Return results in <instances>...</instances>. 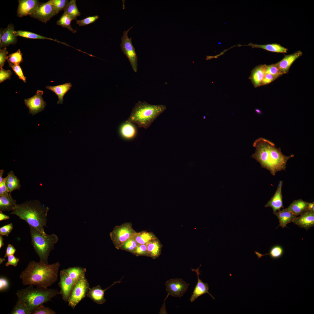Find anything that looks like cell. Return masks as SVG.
I'll list each match as a JSON object with an SVG mask.
<instances>
[{
    "mask_svg": "<svg viewBox=\"0 0 314 314\" xmlns=\"http://www.w3.org/2000/svg\"><path fill=\"white\" fill-rule=\"evenodd\" d=\"M6 177L4 178L2 182L0 183V196H7L10 193L6 184Z\"/></svg>",
    "mask_w": 314,
    "mask_h": 314,
    "instance_id": "50",
    "label": "cell"
},
{
    "mask_svg": "<svg viewBox=\"0 0 314 314\" xmlns=\"http://www.w3.org/2000/svg\"><path fill=\"white\" fill-rule=\"evenodd\" d=\"M14 26L13 24H10L4 28L3 33L0 42V49L10 45L15 44L17 42V36L14 33Z\"/></svg>",
    "mask_w": 314,
    "mask_h": 314,
    "instance_id": "20",
    "label": "cell"
},
{
    "mask_svg": "<svg viewBox=\"0 0 314 314\" xmlns=\"http://www.w3.org/2000/svg\"><path fill=\"white\" fill-rule=\"evenodd\" d=\"M5 260V258H0V264H1Z\"/></svg>",
    "mask_w": 314,
    "mask_h": 314,
    "instance_id": "57",
    "label": "cell"
},
{
    "mask_svg": "<svg viewBox=\"0 0 314 314\" xmlns=\"http://www.w3.org/2000/svg\"><path fill=\"white\" fill-rule=\"evenodd\" d=\"M49 208L38 200L26 201L18 204L10 214L15 215L25 221L44 235L46 233L44 226H46Z\"/></svg>",
    "mask_w": 314,
    "mask_h": 314,
    "instance_id": "3",
    "label": "cell"
},
{
    "mask_svg": "<svg viewBox=\"0 0 314 314\" xmlns=\"http://www.w3.org/2000/svg\"><path fill=\"white\" fill-rule=\"evenodd\" d=\"M19 261V259L16 257L14 255H10L8 257V261L5 264L6 267L10 265L13 266L14 267L17 266Z\"/></svg>",
    "mask_w": 314,
    "mask_h": 314,
    "instance_id": "49",
    "label": "cell"
},
{
    "mask_svg": "<svg viewBox=\"0 0 314 314\" xmlns=\"http://www.w3.org/2000/svg\"><path fill=\"white\" fill-rule=\"evenodd\" d=\"M13 229L12 223L4 225L0 228V234L2 236H8Z\"/></svg>",
    "mask_w": 314,
    "mask_h": 314,
    "instance_id": "47",
    "label": "cell"
},
{
    "mask_svg": "<svg viewBox=\"0 0 314 314\" xmlns=\"http://www.w3.org/2000/svg\"><path fill=\"white\" fill-rule=\"evenodd\" d=\"M296 217L292 222L301 228L308 230L314 226V211L306 210Z\"/></svg>",
    "mask_w": 314,
    "mask_h": 314,
    "instance_id": "17",
    "label": "cell"
},
{
    "mask_svg": "<svg viewBox=\"0 0 314 314\" xmlns=\"http://www.w3.org/2000/svg\"><path fill=\"white\" fill-rule=\"evenodd\" d=\"M2 212L0 211V221L8 220L9 218V217L3 213Z\"/></svg>",
    "mask_w": 314,
    "mask_h": 314,
    "instance_id": "53",
    "label": "cell"
},
{
    "mask_svg": "<svg viewBox=\"0 0 314 314\" xmlns=\"http://www.w3.org/2000/svg\"><path fill=\"white\" fill-rule=\"evenodd\" d=\"M265 73L270 74L278 78L283 75L275 64L266 65Z\"/></svg>",
    "mask_w": 314,
    "mask_h": 314,
    "instance_id": "40",
    "label": "cell"
},
{
    "mask_svg": "<svg viewBox=\"0 0 314 314\" xmlns=\"http://www.w3.org/2000/svg\"><path fill=\"white\" fill-rule=\"evenodd\" d=\"M18 3L17 15L20 17L30 15L40 4L38 0H19Z\"/></svg>",
    "mask_w": 314,
    "mask_h": 314,
    "instance_id": "14",
    "label": "cell"
},
{
    "mask_svg": "<svg viewBox=\"0 0 314 314\" xmlns=\"http://www.w3.org/2000/svg\"><path fill=\"white\" fill-rule=\"evenodd\" d=\"M283 183V182L282 181H279L274 195L265 206V207H271L272 209L273 213L274 215H275L277 211H280L281 208H284L282 194Z\"/></svg>",
    "mask_w": 314,
    "mask_h": 314,
    "instance_id": "18",
    "label": "cell"
},
{
    "mask_svg": "<svg viewBox=\"0 0 314 314\" xmlns=\"http://www.w3.org/2000/svg\"><path fill=\"white\" fill-rule=\"evenodd\" d=\"M283 249L281 246L276 245L272 247L270 250L269 253L268 254H262L257 251H255L254 252L258 256V258H260L265 255H268L271 258L273 259H276L279 258L282 256L283 254Z\"/></svg>",
    "mask_w": 314,
    "mask_h": 314,
    "instance_id": "33",
    "label": "cell"
},
{
    "mask_svg": "<svg viewBox=\"0 0 314 314\" xmlns=\"http://www.w3.org/2000/svg\"><path fill=\"white\" fill-rule=\"evenodd\" d=\"M7 60L8 63L15 65H19L23 61L22 54L20 49H18L16 52L10 54L8 56Z\"/></svg>",
    "mask_w": 314,
    "mask_h": 314,
    "instance_id": "37",
    "label": "cell"
},
{
    "mask_svg": "<svg viewBox=\"0 0 314 314\" xmlns=\"http://www.w3.org/2000/svg\"><path fill=\"white\" fill-rule=\"evenodd\" d=\"M99 18L97 15L87 17L81 20H76V24L80 26H84L95 22Z\"/></svg>",
    "mask_w": 314,
    "mask_h": 314,
    "instance_id": "41",
    "label": "cell"
},
{
    "mask_svg": "<svg viewBox=\"0 0 314 314\" xmlns=\"http://www.w3.org/2000/svg\"><path fill=\"white\" fill-rule=\"evenodd\" d=\"M9 66L12 68L20 79L22 80L24 82L26 83V78L24 76L22 69L19 65L9 64Z\"/></svg>",
    "mask_w": 314,
    "mask_h": 314,
    "instance_id": "43",
    "label": "cell"
},
{
    "mask_svg": "<svg viewBox=\"0 0 314 314\" xmlns=\"http://www.w3.org/2000/svg\"><path fill=\"white\" fill-rule=\"evenodd\" d=\"M58 286L63 300L68 302L73 288L76 282L68 276L63 270L60 272Z\"/></svg>",
    "mask_w": 314,
    "mask_h": 314,
    "instance_id": "13",
    "label": "cell"
},
{
    "mask_svg": "<svg viewBox=\"0 0 314 314\" xmlns=\"http://www.w3.org/2000/svg\"><path fill=\"white\" fill-rule=\"evenodd\" d=\"M72 20L70 17L64 13L59 20L57 21V24L67 28L73 33H75L76 32V31L72 28L71 25V21Z\"/></svg>",
    "mask_w": 314,
    "mask_h": 314,
    "instance_id": "35",
    "label": "cell"
},
{
    "mask_svg": "<svg viewBox=\"0 0 314 314\" xmlns=\"http://www.w3.org/2000/svg\"><path fill=\"white\" fill-rule=\"evenodd\" d=\"M29 285L28 287L18 290L16 292L18 301L23 302L32 312L38 307L51 300L58 295L60 291L42 287Z\"/></svg>",
    "mask_w": 314,
    "mask_h": 314,
    "instance_id": "4",
    "label": "cell"
},
{
    "mask_svg": "<svg viewBox=\"0 0 314 314\" xmlns=\"http://www.w3.org/2000/svg\"><path fill=\"white\" fill-rule=\"evenodd\" d=\"M6 177V184L10 193L14 190H20L21 186L20 181L13 172H10Z\"/></svg>",
    "mask_w": 314,
    "mask_h": 314,
    "instance_id": "28",
    "label": "cell"
},
{
    "mask_svg": "<svg viewBox=\"0 0 314 314\" xmlns=\"http://www.w3.org/2000/svg\"><path fill=\"white\" fill-rule=\"evenodd\" d=\"M136 232L133 228L132 223L126 222L115 226L110 235L115 247L119 249L123 244L133 237Z\"/></svg>",
    "mask_w": 314,
    "mask_h": 314,
    "instance_id": "7",
    "label": "cell"
},
{
    "mask_svg": "<svg viewBox=\"0 0 314 314\" xmlns=\"http://www.w3.org/2000/svg\"><path fill=\"white\" fill-rule=\"evenodd\" d=\"M16 251L14 246L10 244H8L6 248V253L4 256L5 258L8 256L14 255Z\"/></svg>",
    "mask_w": 314,
    "mask_h": 314,
    "instance_id": "52",
    "label": "cell"
},
{
    "mask_svg": "<svg viewBox=\"0 0 314 314\" xmlns=\"http://www.w3.org/2000/svg\"><path fill=\"white\" fill-rule=\"evenodd\" d=\"M189 284L180 278L171 279L165 283L168 294L174 297L181 298L187 291Z\"/></svg>",
    "mask_w": 314,
    "mask_h": 314,
    "instance_id": "10",
    "label": "cell"
},
{
    "mask_svg": "<svg viewBox=\"0 0 314 314\" xmlns=\"http://www.w3.org/2000/svg\"><path fill=\"white\" fill-rule=\"evenodd\" d=\"M10 314H31L32 312L24 303L18 301Z\"/></svg>",
    "mask_w": 314,
    "mask_h": 314,
    "instance_id": "36",
    "label": "cell"
},
{
    "mask_svg": "<svg viewBox=\"0 0 314 314\" xmlns=\"http://www.w3.org/2000/svg\"><path fill=\"white\" fill-rule=\"evenodd\" d=\"M253 146L256 149L251 157L259 162L262 167L270 171L273 176L278 172L285 170L288 161L294 156L293 154L284 155L280 148H276L272 142L262 138L256 140Z\"/></svg>",
    "mask_w": 314,
    "mask_h": 314,
    "instance_id": "1",
    "label": "cell"
},
{
    "mask_svg": "<svg viewBox=\"0 0 314 314\" xmlns=\"http://www.w3.org/2000/svg\"><path fill=\"white\" fill-rule=\"evenodd\" d=\"M14 33L15 35L17 37L19 36L27 38L32 39L49 40L56 41L59 43L65 44L64 43L59 41L53 39L51 38L40 35L28 31L23 30L15 31L14 32Z\"/></svg>",
    "mask_w": 314,
    "mask_h": 314,
    "instance_id": "30",
    "label": "cell"
},
{
    "mask_svg": "<svg viewBox=\"0 0 314 314\" xmlns=\"http://www.w3.org/2000/svg\"><path fill=\"white\" fill-rule=\"evenodd\" d=\"M275 215L279 220V226L284 228L286 227L288 223L292 222L297 216L291 212L283 209L282 210L277 212Z\"/></svg>",
    "mask_w": 314,
    "mask_h": 314,
    "instance_id": "24",
    "label": "cell"
},
{
    "mask_svg": "<svg viewBox=\"0 0 314 314\" xmlns=\"http://www.w3.org/2000/svg\"><path fill=\"white\" fill-rule=\"evenodd\" d=\"M132 253L137 256H147L146 244L138 245Z\"/></svg>",
    "mask_w": 314,
    "mask_h": 314,
    "instance_id": "44",
    "label": "cell"
},
{
    "mask_svg": "<svg viewBox=\"0 0 314 314\" xmlns=\"http://www.w3.org/2000/svg\"><path fill=\"white\" fill-rule=\"evenodd\" d=\"M29 227L31 244L40 258V261L48 264L49 254L58 241L57 236L54 234L44 235L32 226H29Z\"/></svg>",
    "mask_w": 314,
    "mask_h": 314,
    "instance_id": "6",
    "label": "cell"
},
{
    "mask_svg": "<svg viewBox=\"0 0 314 314\" xmlns=\"http://www.w3.org/2000/svg\"><path fill=\"white\" fill-rule=\"evenodd\" d=\"M4 239L3 238L2 236L0 235V249H1L2 247L4 245V243L3 242Z\"/></svg>",
    "mask_w": 314,
    "mask_h": 314,
    "instance_id": "55",
    "label": "cell"
},
{
    "mask_svg": "<svg viewBox=\"0 0 314 314\" xmlns=\"http://www.w3.org/2000/svg\"><path fill=\"white\" fill-rule=\"evenodd\" d=\"M166 108L163 105H154L145 101H139L135 104L126 122L135 123L139 128L147 129Z\"/></svg>",
    "mask_w": 314,
    "mask_h": 314,
    "instance_id": "5",
    "label": "cell"
},
{
    "mask_svg": "<svg viewBox=\"0 0 314 314\" xmlns=\"http://www.w3.org/2000/svg\"><path fill=\"white\" fill-rule=\"evenodd\" d=\"M12 74V72L10 70H6L0 68V83H2L6 80L10 79Z\"/></svg>",
    "mask_w": 314,
    "mask_h": 314,
    "instance_id": "45",
    "label": "cell"
},
{
    "mask_svg": "<svg viewBox=\"0 0 314 314\" xmlns=\"http://www.w3.org/2000/svg\"><path fill=\"white\" fill-rule=\"evenodd\" d=\"M60 266L58 262L49 264L40 261H31L21 272L19 277L24 285L48 288L57 281Z\"/></svg>",
    "mask_w": 314,
    "mask_h": 314,
    "instance_id": "2",
    "label": "cell"
},
{
    "mask_svg": "<svg viewBox=\"0 0 314 314\" xmlns=\"http://www.w3.org/2000/svg\"><path fill=\"white\" fill-rule=\"evenodd\" d=\"M248 46L251 47L252 48H261L268 51L277 53H286L288 51V49L277 43L259 45L251 43L249 44Z\"/></svg>",
    "mask_w": 314,
    "mask_h": 314,
    "instance_id": "26",
    "label": "cell"
},
{
    "mask_svg": "<svg viewBox=\"0 0 314 314\" xmlns=\"http://www.w3.org/2000/svg\"><path fill=\"white\" fill-rule=\"evenodd\" d=\"M133 237L139 245L146 244L149 241L157 238L153 233L144 231L136 232Z\"/></svg>",
    "mask_w": 314,
    "mask_h": 314,
    "instance_id": "29",
    "label": "cell"
},
{
    "mask_svg": "<svg viewBox=\"0 0 314 314\" xmlns=\"http://www.w3.org/2000/svg\"><path fill=\"white\" fill-rule=\"evenodd\" d=\"M314 203H309L307 206V210H311L314 211Z\"/></svg>",
    "mask_w": 314,
    "mask_h": 314,
    "instance_id": "54",
    "label": "cell"
},
{
    "mask_svg": "<svg viewBox=\"0 0 314 314\" xmlns=\"http://www.w3.org/2000/svg\"><path fill=\"white\" fill-rule=\"evenodd\" d=\"M65 13L70 17L73 20H76L77 17L81 15L76 3V0H70L64 10Z\"/></svg>",
    "mask_w": 314,
    "mask_h": 314,
    "instance_id": "32",
    "label": "cell"
},
{
    "mask_svg": "<svg viewBox=\"0 0 314 314\" xmlns=\"http://www.w3.org/2000/svg\"><path fill=\"white\" fill-rule=\"evenodd\" d=\"M8 52L6 47L0 49V67L2 68L4 65L6 61L8 58L7 56Z\"/></svg>",
    "mask_w": 314,
    "mask_h": 314,
    "instance_id": "46",
    "label": "cell"
},
{
    "mask_svg": "<svg viewBox=\"0 0 314 314\" xmlns=\"http://www.w3.org/2000/svg\"><path fill=\"white\" fill-rule=\"evenodd\" d=\"M278 78L269 74L265 73L261 83V86L267 85Z\"/></svg>",
    "mask_w": 314,
    "mask_h": 314,
    "instance_id": "48",
    "label": "cell"
},
{
    "mask_svg": "<svg viewBox=\"0 0 314 314\" xmlns=\"http://www.w3.org/2000/svg\"><path fill=\"white\" fill-rule=\"evenodd\" d=\"M43 94V91L38 90L34 96L24 100V103L28 108L30 114L33 115L44 110L46 104L42 97Z\"/></svg>",
    "mask_w": 314,
    "mask_h": 314,
    "instance_id": "12",
    "label": "cell"
},
{
    "mask_svg": "<svg viewBox=\"0 0 314 314\" xmlns=\"http://www.w3.org/2000/svg\"><path fill=\"white\" fill-rule=\"evenodd\" d=\"M139 245L133 237L125 241L120 249L132 253Z\"/></svg>",
    "mask_w": 314,
    "mask_h": 314,
    "instance_id": "38",
    "label": "cell"
},
{
    "mask_svg": "<svg viewBox=\"0 0 314 314\" xmlns=\"http://www.w3.org/2000/svg\"><path fill=\"white\" fill-rule=\"evenodd\" d=\"M121 282L120 281L115 282L109 287L105 289H102L99 285L90 288L86 297L97 304H103L106 301L104 298V293L106 291L115 284Z\"/></svg>",
    "mask_w": 314,
    "mask_h": 314,
    "instance_id": "15",
    "label": "cell"
},
{
    "mask_svg": "<svg viewBox=\"0 0 314 314\" xmlns=\"http://www.w3.org/2000/svg\"><path fill=\"white\" fill-rule=\"evenodd\" d=\"M266 68V65H260L256 67L252 70L249 79L254 87L261 86L265 74Z\"/></svg>",
    "mask_w": 314,
    "mask_h": 314,
    "instance_id": "21",
    "label": "cell"
},
{
    "mask_svg": "<svg viewBox=\"0 0 314 314\" xmlns=\"http://www.w3.org/2000/svg\"><path fill=\"white\" fill-rule=\"evenodd\" d=\"M201 266V265L196 269H191L192 271L196 273L198 279L197 284L190 299V301L191 302L194 301L199 297L205 293L208 294L213 299H215V298L208 292V284L207 283L203 282L199 279V275L200 274V273L199 272V268Z\"/></svg>",
    "mask_w": 314,
    "mask_h": 314,
    "instance_id": "16",
    "label": "cell"
},
{
    "mask_svg": "<svg viewBox=\"0 0 314 314\" xmlns=\"http://www.w3.org/2000/svg\"><path fill=\"white\" fill-rule=\"evenodd\" d=\"M9 282L8 280L4 277H0V291L2 292L8 289L9 286Z\"/></svg>",
    "mask_w": 314,
    "mask_h": 314,
    "instance_id": "51",
    "label": "cell"
},
{
    "mask_svg": "<svg viewBox=\"0 0 314 314\" xmlns=\"http://www.w3.org/2000/svg\"><path fill=\"white\" fill-rule=\"evenodd\" d=\"M120 131L123 137L128 139H131L134 137L136 133L135 127L132 123H129L126 122L122 125Z\"/></svg>",
    "mask_w": 314,
    "mask_h": 314,
    "instance_id": "34",
    "label": "cell"
},
{
    "mask_svg": "<svg viewBox=\"0 0 314 314\" xmlns=\"http://www.w3.org/2000/svg\"><path fill=\"white\" fill-rule=\"evenodd\" d=\"M54 11L57 14L60 12L64 10L69 2L68 0H51Z\"/></svg>",
    "mask_w": 314,
    "mask_h": 314,
    "instance_id": "39",
    "label": "cell"
},
{
    "mask_svg": "<svg viewBox=\"0 0 314 314\" xmlns=\"http://www.w3.org/2000/svg\"><path fill=\"white\" fill-rule=\"evenodd\" d=\"M72 86V83L69 82L54 86H47L45 88L54 92L56 95L58 99L57 103L59 104L63 103V97Z\"/></svg>",
    "mask_w": 314,
    "mask_h": 314,
    "instance_id": "22",
    "label": "cell"
},
{
    "mask_svg": "<svg viewBox=\"0 0 314 314\" xmlns=\"http://www.w3.org/2000/svg\"><path fill=\"white\" fill-rule=\"evenodd\" d=\"M56 313L48 307H45L43 304L39 306L33 311L32 314H56Z\"/></svg>",
    "mask_w": 314,
    "mask_h": 314,
    "instance_id": "42",
    "label": "cell"
},
{
    "mask_svg": "<svg viewBox=\"0 0 314 314\" xmlns=\"http://www.w3.org/2000/svg\"><path fill=\"white\" fill-rule=\"evenodd\" d=\"M133 27L131 26L126 31H124L121 38L120 47L122 51L129 60L133 71L137 72L138 70V57L135 49L132 43L131 37L129 38L128 33Z\"/></svg>",
    "mask_w": 314,
    "mask_h": 314,
    "instance_id": "9",
    "label": "cell"
},
{
    "mask_svg": "<svg viewBox=\"0 0 314 314\" xmlns=\"http://www.w3.org/2000/svg\"><path fill=\"white\" fill-rule=\"evenodd\" d=\"M63 270L68 276L76 282L82 275L86 273V272L85 268L79 266L70 267Z\"/></svg>",
    "mask_w": 314,
    "mask_h": 314,
    "instance_id": "31",
    "label": "cell"
},
{
    "mask_svg": "<svg viewBox=\"0 0 314 314\" xmlns=\"http://www.w3.org/2000/svg\"><path fill=\"white\" fill-rule=\"evenodd\" d=\"M308 202L301 199L294 201L290 206L285 209L290 211L297 216L300 215L304 211L307 210Z\"/></svg>",
    "mask_w": 314,
    "mask_h": 314,
    "instance_id": "25",
    "label": "cell"
},
{
    "mask_svg": "<svg viewBox=\"0 0 314 314\" xmlns=\"http://www.w3.org/2000/svg\"><path fill=\"white\" fill-rule=\"evenodd\" d=\"M85 273L82 275L75 284L68 301V305L74 309L79 303L87 296L90 288Z\"/></svg>",
    "mask_w": 314,
    "mask_h": 314,
    "instance_id": "8",
    "label": "cell"
},
{
    "mask_svg": "<svg viewBox=\"0 0 314 314\" xmlns=\"http://www.w3.org/2000/svg\"><path fill=\"white\" fill-rule=\"evenodd\" d=\"M57 15L50 0L46 3H40L38 8L29 16L46 23Z\"/></svg>",
    "mask_w": 314,
    "mask_h": 314,
    "instance_id": "11",
    "label": "cell"
},
{
    "mask_svg": "<svg viewBox=\"0 0 314 314\" xmlns=\"http://www.w3.org/2000/svg\"><path fill=\"white\" fill-rule=\"evenodd\" d=\"M147 256L155 259L158 258L161 254L162 245L157 238L146 244Z\"/></svg>",
    "mask_w": 314,
    "mask_h": 314,
    "instance_id": "23",
    "label": "cell"
},
{
    "mask_svg": "<svg viewBox=\"0 0 314 314\" xmlns=\"http://www.w3.org/2000/svg\"><path fill=\"white\" fill-rule=\"evenodd\" d=\"M4 172V170H0V183L2 182L3 178V175Z\"/></svg>",
    "mask_w": 314,
    "mask_h": 314,
    "instance_id": "56",
    "label": "cell"
},
{
    "mask_svg": "<svg viewBox=\"0 0 314 314\" xmlns=\"http://www.w3.org/2000/svg\"><path fill=\"white\" fill-rule=\"evenodd\" d=\"M16 201L11 195V193L7 196H0V211L13 210L16 207Z\"/></svg>",
    "mask_w": 314,
    "mask_h": 314,
    "instance_id": "27",
    "label": "cell"
},
{
    "mask_svg": "<svg viewBox=\"0 0 314 314\" xmlns=\"http://www.w3.org/2000/svg\"><path fill=\"white\" fill-rule=\"evenodd\" d=\"M302 55L300 51L285 56L280 61L275 63L283 74H288L290 67L293 63Z\"/></svg>",
    "mask_w": 314,
    "mask_h": 314,
    "instance_id": "19",
    "label": "cell"
}]
</instances>
